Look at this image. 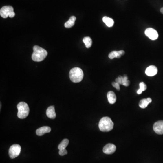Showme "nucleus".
<instances>
[{"mask_svg": "<svg viewBox=\"0 0 163 163\" xmlns=\"http://www.w3.org/2000/svg\"><path fill=\"white\" fill-rule=\"evenodd\" d=\"M48 52L39 46H34L32 59L35 62L42 61L45 58Z\"/></svg>", "mask_w": 163, "mask_h": 163, "instance_id": "nucleus-1", "label": "nucleus"}, {"mask_svg": "<svg viewBox=\"0 0 163 163\" xmlns=\"http://www.w3.org/2000/svg\"><path fill=\"white\" fill-rule=\"evenodd\" d=\"M114 127V123L110 118L105 116L100 120L99 128L102 132H108L111 131Z\"/></svg>", "mask_w": 163, "mask_h": 163, "instance_id": "nucleus-2", "label": "nucleus"}, {"mask_svg": "<svg viewBox=\"0 0 163 163\" xmlns=\"http://www.w3.org/2000/svg\"><path fill=\"white\" fill-rule=\"evenodd\" d=\"M69 78L71 81L77 83L82 81L83 78V72L80 68H74L70 71Z\"/></svg>", "mask_w": 163, "mask_h": 163, "instance_id": "nucleus-3", "label": "nucleus"}, {"mask_svg": "<svg viewBox=\"0 0 163 163\" xmlns=\"http://www.w3.org/2000/svg\"><path fill=\"white\" fill-rule=\"evenodd\" d=\"M17 116L19 118L24 119L28 116L29 114L30 109L27 103L25 102H20L17 106Z\"/></svg>", "mask_w": 163, "mask_h": 163, "instance_id": "nucleus-4", "label": "nucleus"}, {"mask_svg": "<svg viewBox=\"0 0 163 163\" xmlns=\"http://www.w3.org/2000/svg\"><path fill=\"white\" fill-rule=\"evenodd\" d=\"M15 15L13 8L10 6H4L0 10V15L3 18H6L8 17L13 18L15 17Z\"/></svg>", "mask_w": 163, "mask_h": 163, "instance_id": "nucleus-5", "label": "nucleus"}, {"mask_svg": "<svg viewBox=\"0 0 163 163\" xmlns=\"http://www.w3.org/2000/svg\"><path fill=\"white\" fill-rule=\"evenodd\" d=\"M21 147L17 144H13L11 146L9 150V155L11 159H15L20 155Z\"/></svg>", "mask_w": 163, "mask_h": 163, "instance_id": "nucleus-6", "label": "nucleus"}, {"mask_svg": "<svg viewBox=\"0 0 163 163\" xmlns=\"http://www.w3.org/2000/svg\"><path fill=\"white\" fill-rule=\"evenodd\" d=\"M69 143V140L67 139H65L62 141L58 146L59 151V155L60 156H64L68 154V151L66 150V148L68 146Z\"/></svg>", "mask_w": 163, "mask_h": 163, "instance_id": "nucleus-7", "label": "nucleus"}, {"mask_svg": "<svg viewBox=\"0 0 163 163\" xmlns=\"http://www.w3.org/2000/svg\"><path fill=\"white\" fill-rule=\"evenodd\" d=\"M145 34L146 36L151 40H155L159 36L158 32L152 28H148L145 30Z\"/></svg>", "mask_w": 163, "mask_h": 163, "instance_id": "nucleus-8", "label": "nucleus"}, {"mask_svg": "<svg viewBox=\"0 0 163 163\" xmlns=\"http://www.w3.org/2000/svg\"><path fill=\"white\" fill-rule=\"evenodd\" d=\"M153 130L156 134H163V120H159L156 122L153 126Z\"/></svg>", "mask_w": 163, "mask_h": 163, "instance_id": "nucleus-9", "label": "nucleus"}, {"mask_svg": "<svg viewBox=\"0 0 163 163\" xmlns=\"http://www.w3.org/2000/svg\"><path fill=\"white\" fill-rule=\"evenodd\" d=\"M116 150V146L112 144H106L103 149V151L105 154L111 155L113 154Z\"/></svg>", "mask_w": 163, "mask_h": 163, "instance_id": "nucleus-10", "label": "nucleus"}, {"mask_svg": "<svg viewBox=\"0 0 163 163\" xmlns=\"http://www.w3.org/2000/svg\"><path fill=\"white\" fill-rule=\"evenodd\" d=\"M116 82L122 84L125 86L127 87L130 85V82L128 80V77L127 75H124L122 76H119L116 79Z\"/></svg>", "mask_w": 163, "mask_h": 163, "instance_id": "nucleus-11", "label": "nucleus"}, {"mask_svg": "<svg viewBox=\"0 0 163 163\" xmlns=\"http://www.w3.org/2000/svg\"><path fill=\"white\" fill-rule=\"evenodd\" d=\"M158 72V69L154 65H151L148 67L146 70V74L147 76L152 77L155 76Z\"/></svg>", "mask_w": 163, "mask_h": 163, "instance_id": "nucleus-12", "label": "nucleus"}, {"mask_svg": "<svg viewBox=\"0 0 163 163\" xmlns=\"http://www.w3.org/2000/svg\"><path fill=\"white\" fill-rule=\"evenodd\" d=\"M51 131V128L49 127L45 126L39 128L36 131L37 135L38 136H42L44 135L45 133H49Z\"/></svg>", "mask_w": 163, "mask_h": 163, "instance_id": "nucleus-13", "label": "nucleus"}, {"mask_svg": "<svg viewBox=\"0 0 163 163\" xmlns=\"http://www.w3.org/2000/svg\"><path fill=\"white\" fill-rule=\"evenodd\" d=\"M125 54V51L123 50H120V51H111L108 55L109 58L112 59L113 58H120L121 56Z\"/></svg>", "mask_w": 163, "mask_h": 163, "instance_id": "nucleus-14", "label": "nucleus"}, {"mask_svg": "<svg viewBox=\"0 0 163 163\" xmlns=\"http://www.w3.org/2000/svg\"><path fill=\"white\" fill-rule=\"evenodd\" d=\"M46 115L48 118L52 119H54L56 118V115L54 106H50L47 108L46 110Z\"/></svg>", "mask_w": 163, "mask_h": 163, "instance_id": "nucleus-15", "label": "nucleus"}, {"mask_svg": "<svg viewBox=\"0 0 163 163\" xmlns=\"http://www.w3.org/2000/svg\"><path fill=\"white\" fill-rule=\"evenodd\" d=\"M107 98L108 99V102L110 104H114L116 102V95L113 91H109L107 94Z\"/></svg>", "mask_w": 163, "mask_h": 163, "instance_id": "nucleus-16", "label": "nucleus"}, {"mask_svg": "<svg viewBox=\"0 0 163 163\" xmlns=\"http://www.w3.org/2000/svg\"><path fill=\"white\" fill-rule=\"evenodd\" d=\"M152 102V99L151 98H148L146 99H143L140 100L139 102L140 107L141 108H145L147 107L149 104Z\"/></svg>", "mask_w": 163, "mask_h": 163, "instance_id": "nucleus-17", "label": "nucleus"}, {"mask_svg": "<svg viewBox=\"0 0 163 163\" xmlns=\"http://www.w3.org/2000/svg\"><path fill=\"white\" fill-rule=\"evenodd\" d=\"M76 20V17L74 16H72L70 17L69 21H67L65 24V26L66 28H70L73 27L74 24Z\"/></svg>", "mask_w": 163, "mask_h": 163, "instance_id": "nucleus-18", "label": "nucleus"}, {"mask_svg": "<svg viewBox=\"0 0 163 163\" xmlns=\"http://www.w3.org/2000/svg\"><path fill=\"white\" fill-rule=\"evenodd\" d=\"M102 20L104 23H105L106 25L109 27H111L113 26L114 25V21L113 19L111 18L107 17H104L102 18Z\"/></svg>", "mask_w": 163, "mask_h": 163, "instance_id": "nucleus-19", "label": "nucleus"}, {"mask_svg": "<svg viewBox=\"0 0 163 163\" xmlns=\"http://www.w3.org/2000/svg\"><path fill=\"white\" fill-rule=\"evenodd\" d=\"M83 43L87 48H90L92 45V40L89 37H85L83 39Z\"/></svg>", "mask_w": 163, "mask_h": 163, "instance_id": "nucleus-20", "label": "nucleus"}, {"mask_svg": "<svg viewBox=\"0 0 163 163\" xmlns=\"http://www.w3.org/2000/svg\"><path fill=\"white\" fill-rule=\"evenodd\" d=\"M140 89L138 90L137 93L138 94H140L142 91H146L147 89V86L144 82H141L140 83Z\"/></svg>", "mask_w": 163, "mask_h": 163, "instance_id": "nucleus-21", "label": "nucleus"}, {"mask_svg": "<svg viewBox=\"0 0 163 163\" xmlns=\"http://www.w3.org/2000/svg\"><path fill=\"white\" fill-rule=\"evenodd\" d=\"M112 85L113 86V87L116 88V89L118 91H119L120 90V84L116 82H112Z\"/></svg>", "mask_w": 163, "mask_h": 163, "instance_id": "nucleus-22", "label": "nucleus"}, {"mask_svg": "<svg viewBox=\"0 0 163 163\" xmlns=\"http://www.w3.org/2000/svg\"><path fill=\"white\" fill-rule=\"evenodd\" d=\"M160 12L163 14V8H161V9H160Z\"/></svg>", "mask_w": 163, "mask_h": 163, "instance_id": "nucleus-23", "label": "nucleus"}]
</instances>
